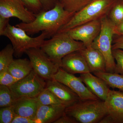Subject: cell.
Listing matches in <instances>:
<instances>
[{
  "label": "cell",
  "instance_id": "cell-1",
  "mask_svg": "<svg viewBox=\"0 0 123 123\" xmlns=\"http://www.w3.org/2000/svg\"><path fill=\"white\" fill-rule=\"evenodd\" d=\"M75 13L66 11L58 2L52 9L36 14L35 19L31 22L20 23L15 26L23 29L29 35L41 31L46 33L47 38H50L68 22Z\"/></svg>",
  "mask_w": 123,
  "mask_h": 123
},
{
  "label": "cell",
  "instance_id": "cell-2",
  "mask_svg": "<svg viewBox=\"0 0 123 123\" xmlns=\"http://www.w3.org/2000/svg\"><path fill=\"white\" fill-rule=\"evenodd\" d=\"M86 47L83 43L74 39L67 32H61L57 33L50 39L44 40L40 48L60 68L64 57Z\"/></svg>",
  "mask_w": 123,
  "mask_h": 123
},
{
  "label": "cell",
  "instance_id": "cell-3",
  "mask_svg": "<svg viewBox=\"0 0 123 123\" xmlns=\"http://www.w3.org/2000/svg\"><path fill=\"white\" fill-rule=\"evenodd\" d=\"M65 112L78 123H99L107 114L105 102L100 99L81 100L67 107Z\"/></svg>",
  "mask_w": 123,
  "mask_h": 123
},
{
  "label": "cell",
  "instance_id": "cell-4",
  "mask_svg": "<svg viewBox=\"0 0 123 123\" xmlns=\"http://www.w3.org/2000/svg\"><path fill=\"white\" fill-rule=\"evenodd\" d=\"M116 0H93L80 11L75 13L59 32H66L74 27L108 15Z\"/></svg>",
  "mask_w": 123,
  "mask_h": 123
},
{
  "label": "cell",
  "instance_id": "cell-5",
  "mask_svg": "<svg viewBox=\"0 0 123 123\" xmlns=\"http://www.w3.org/2000/svg\"><path fill=\"white\" fill-rule=\"evenodd\" d=\"M0 35L10 40L14 49V56L17 57H21L30 49L40 48L47 38L46 33L43 32L37 37H30L23 29L9 23Z\"/></svg>",
  "mask_w": 123,
  "mask_h": 123
},
{
  "label": "cell",
  "instance_id": "cell-6",
  "mask_svg": "<svg viewBox=\"0 0 123 123\" xmlns=\"http://www.w3.org/2000/svg\"><path fill=\"white\" fill-rule=\"evenodd\" d=\"M101 31L92 43L91 46L103 55L106 64V72H115L116 63L112 55V44L115 25L107 15L101 19Z\"/></svg>",
  "mask_w": 123,
  "mask_h": 123
},
{
  "label": "cell",
  "instance_id": "cell-7",
  "mask_svg": "<svg viewBox=\"0 0 123 123\" xmlns=\"http://www.w3.org/2000/svg\"><path fill=\"white\" fill-rule=\"evenodd\" d=\"M46 81L34 71L9 87L16 98L22 97L37 98L46 88Z\"/></svg>",
  "mask_w": 123,
  "mask_h": 123
},
{
  "label": "cell",
  "instance_id": "cell-8",
  "mask_svg": "<svg viewBox=\"0 0 123 123\" xmlns=\"http://www.w3.org/2000/svg\"><path fill=\"white\" fill-rule=\"evenodd\" d=\"M25 53L29 57L33 70L46 81L52 79L60 68L40 48L30 49Z\"/></svg>",
  "mask_w": 123,
  "mask_h": 123
},
{
  "label": "cell",
  "instance_id": "cell-9",
  "mask_svg": "<svg viewBox=\"0 0 123 123\" xmlns=\"http://www.w3.org/2000/svg\"><path fill=\"white\" fill-rule=\"evenodd\" d=\"M53 78L70 88L78 95L80 100L100 99L88 89L80 77L67 72L61 68L53 76Z\"/></svg>",
  "mask_w": 123,
  "mask_h": 123
},
{
  "label": "cell",
  "instance_id": "cell-10",
  "mask_svg": "<svg viewBox=\"0 0 123 123\" xmlns=\"http://www.w3.org/2000/svg\"><path fill=\"white\" fill-rule=\"evenodd\" d=\"M36 15L20 0H0V17L17 18L22 22L27 23L34 20Z\"/></svg>",
  "mask_w": 123,
  "mask_h": 123
},
{
  "label": "cell",
  "instance_id": "cell-11",
  "mask_svg": "<svg viewBox=\"0 0 123 123\" xmlns=\"http://www.w3.org/2000/svg\"><path fill=\"white\" fill-rule=\"evenodd\" d=\"M101 19L85 23L66 31L74 39L82 42L86 47L91 46L101 31Z\"/></svg>",
  "mask_w": 123,
  "mask_h": 123
},
{
  "label": "cell",
  "instance_id": "cell-12",
  "mask_svg": "<svg viewBox=\"0 0 123 123\" xmlns=\"http://www.w3.org/2000/svg\"><path fill=\"white\" fill-rule=\"evenodd\" d=\"M104 102L112 123H123V92L110 89Z\"/></svg>",
  "mask_w": 123,
  "mask_h": 123
},
{
  "label": "cell",
  "instance_id": "cell-13",
  "mask_svg": "<svg viewBox=\"0 0 123 123\" xmlns=\"http://www.w3.org/2000/svg\"><path fill=\"white\" fill-rule=\"evenodd\" d=\"M60 68L73 75L90 73L85 58L79 51L74 52L64 57Z\"/></svg>",
  "mask_w": 123,
  "mask_h": 123
},
{
  "label": "cell",
  "instance_id": "cell-14",
  "mask_svg": "<svg viewBox=\"0 0 123 123\" xmlns=\"http://www.w3.org/2000/svg\"><path fill=\"white\" fill-rule=\"evenodd\" d=\"M46 88L53 92L66 107L80 100L78 95L70 88L53 78L46 81Z\"/></svg>",
  "mask_w": 123,
  "mask_h": 123
},
{
  "label": "cell",
  "instance_id": "cell-15",
  "mask_svg": "<svg viewBox=\"0 0 123 123\" xmlns=\"http://www.w3.org/2000/svg\"><path fill=\"white\" fill-rule=\"evenodd\" d=\"M79 77L91 92L99 99L105 101L110 87L105 81L90 72L80 74Z\"/></svg>",
  "mask_w": 123,
  "mask_h": 123
},
{
  "label": "cell",
  "instance_id": "cell-16",
  "mask_svg": "<svg viewBox=\"0 0 123 123\" xmlns=\"http://www.w3.org/2000/svg\"><path fill=\"white\" fill-rule=\"evenodd\" d=\"M79 51L85 58L90 73L106 72L105 60L99 51L90 46Z\"/></svg>",
  "mask_w": 123,
  "mask_h": 123
},
{
  "label": "cell",
  "instance_id": "cell-17",
  "mask_svg": "<svg viewBox=\"0 0 123 123\" xmlns=\"http://www.w3.org/2000/svg\"><path fill=\"white\" fill-rule=\"evenodd\" d=\"M39 105L37 98L22 97L17 98L12 106L17 115L35 120Z\"/></svg>",
  "mask_w": 123,
  "mask_h": 123
},
{
  "label": "cell",
  "instance_id": "cell-18",
  "mask_svg": "<svg viewBox=\"0 0 123 123\" xmlns=\"http://www.w3.org/2000/svg\"><path fill=\"white\" fill-rule=\"evenodd\" d=\"M66 107L63 105H39L35 120L38 123H54L62 115Z\"/></svg>",
  "mask_w": 123,
  "mask_h": 123
},
{
  "label": "cell",
  "instance_id": "cell-19",
  "mask_svg": "<svg viewBox=\"0 0 123 123\" xmlns=\"http://www.w3.org/2000/svg\"><path fill=\"white\" fill-rule=\"evenodd\" d=\"M8 70L18 80L29 75L33 69L30 60L19 59L14 60L9 66Z\"/></svg>",
  "mask_w": 123,
  "mask_h": 123
},
{
  "label": "cell",
  "instance_id": "cell-20",
  "mask_svg": "<svg viewBox=\"0 0 123 123\" xmlns=\"http://www.w3.org/2000/svg\"><path fill=\"white\" fill-rule=\"evenodd\" d=\"M93 74L103 79L110 87L113 89L116 88L123 92V75L106 72H98Z\"/></svg>",
  "mask_w": 123,
  "mask_h": 123
},
{
  "label": "cell",
  "instance_id": "cell-21",
  "mask_svg": "<svg viewBox=\"0 0 123 123\" xmlns=\"http://www.w3.org/2000/svg\"><path fill=\"white\" fill-rule=\"evenodd\" d=\"M37 98L40 105H65L53 92L46 88L39 94Z\"/></svg>",
  "mask_w": 123,
  "mask_h": 123
},
{
  "label": "cell",
  "instance_id": "cell-22",
  "mask_svg": "<svg viewBox=\"0 0 123 123\" xmlns=\"http://www.w3.org/2000/svg\"><path fill=\"white\" fill-rule=\"evenodd\" d=\"M93 0H58L64 9L70 12L75 13L83 9Z\"/></svg>",
  "mask_w": 123,
  "mask_h": 123
},
{
  "label": "cell",
  "instance_id": "cell-23",
  "mask_svg": "<svg viewBox=\"0 0 123 123\" xmlns=\"http://www.w3.org/2000/svg\"><path fill=\"white\" fill-rule=\"evenodd\" d=\"M14 49L12 44H8L0 52V72L7 69L13 61Z\"/></svg>",
  "mask_w": 123,
  "mask_h": 123
},
{
  "label": "cell",
  "instance_id": "cell-24",
  "mask_svg": "<svg viewBox=\"0 0 123 123\" xmlns=\"http://www.w3.org/2000/svg\"><path fill=\"white\" fill-rule=\"evenodd\" d=\"M107 16L115 25L123 21V0H116Z\"/></svg>",
  "mask_w": 123,
  "mask_h": 123
},
{
  "label": "cell",
  "instance_id": "cell-25",
  "mask_svg": "<svg viewBox=\"0 0 123 123\" xmlns=\"http://www.w3.org/2000/svg\"><path fill=\"white\" fill-rule=\"evenodd\" d=\"M17 99L9 87L5 86H0V108L13 105Z\"/></svg>",
  "mask_w": 123,
  "mask_h": 123
},
{
  "label": "cell",
  "instance_id": "cell-26",
  "mask_svg": "<svg viewBox=\"0 0 123 123\" xmlns=\"http://www.w3.org/2000/svg\"><path fill=\"white\" fill-rule=\"evenodd\" d=\"M16 115L12 105L0 108V123H11Z\"/></svg>",
  "mask_w": 123,
  "mask_h": 123
},
{
  "label": "cell",
  "instance_id": "cell-27",
  "mask_svg": "<svg viewBox=\"0 0 123 123\" xmlns=\"http://www.w3.org/2000/svg\"><path fill=\"white\" fill-rule=\"evenodd\" d=\"M18 80L15 78L8 71V68L0 72V85L9 87Z\"/></svg>",
  "mask_w": 123,
  "mask_h": 123
},
{
  "label": "cell",
  "instance_id": "cell-28",
  "mask_svg": "<svg viewBox=\"0 0 123 123\" xmlns=\"http://www.w3.org/2000/svg\"><path fill=\"white\" fill-rule=\"evenodd\" d=\"M112 55L116 61L115 72L123 75V50L116 49L112 50Z\"/></svg>",
  "mask_w": 123,
  "mask_h": 123
},
{
  "label": "cell",
  "instance_id": "cell-29",
  "mask_svg": "<svg viewBox=\"0 0 123 123\" xmlns=\"http://www.w3.org/2000/svg\"><path fill=\"white\" fill-rule=\"evenodd\" d=\"M29 10L37 14L43 11L39 0H20Z\"/></svg>",
  "mask_w": 123,
  "mask_h": 123
},
{
  "label": "cell",
  "instance_id": "cell-30",
  "mask_svg": "<svg viewBox=\"0 0 123 123\" xmlns=\"http://www.w3.org/2000/svg\"><path fill=\"white\" fill-rule=\"evenodd\" d=\"M11 123H38L36 120L25 117L17 115L14 117Z\"/></svg>",
  "mask_w": 123,
  "mask_h": 123
},
{
  "label": "cell",
  "instance_id": "cell-31",
  "mask_svg": "<svg viewBox=\"0 0 123 123\" xmlns=\"http://www.w3.org/2000/svg\"><path fill=\"white\" fill-rule=\"evenodd\" d=\"M78 123L74 118L71 117L64 112L62 115L54 123Z\"/></svg>",
  "mask_w": 123,
  "mask_h": 123
},
{
  "label": "cell",
  "instance_id": "cell-32",
  "mask_svg": "<svg viewBox=\"0 0 123 123\" xmlns=\"http://www.w3.org/2000/svg\"><path fill=\"white\" fill-rule=\"evenodd\" d=\"M113 38L112 49V50L116 49L123 50V36L117 35Z\"/></svg>",
  "mask_w": 123,
  "mask_h": 123
},
{
  "label": "cell",
  "instance_id": "cell-33",
  "mask_svg": "<svg viewBox=\"0 0 123 123\" xmlns=\"http://www.w3.org/2000/svg\"><path fill=\"white\" fill-rule=\"evenodd\" d=\"M43 6V11L51 9L55 7L58 0H39Z\"/></svg>",
  "mask_w": 123,
  "mask_h": 123
},
{
  "label": "cell",
  "instance_id": "cell-34",
  "mask_svg": "<svg viewBox=\"0 0 123 123\" xmlns=\"http://www.w3.org/2000/svg\"><path fill=\"white\" fill-rule=\"evenodd\" d=\"M9 18L0 17V35L2 34L9 23Z\"/></svg>",
  "mask_w": 123,
  "mask_h": 123
},
{
  "label": "cell",
  "instance_id": "cell-35",
  "mask_svg": "<svg viewBox=\"0 0 123 123\" xmlns=\"http://www.w3.org/2000/svg\"><path fill=\"white\" fill-rule=\"evenodd\" d=\"M114 32L115 35L123 36V21L119 24L115 26Z\"/></svg>",
  "mask_w": 123,
  "mask_h": 123
}]
</instances>
